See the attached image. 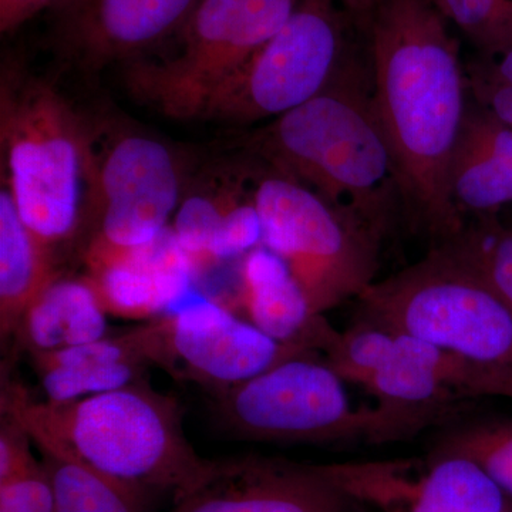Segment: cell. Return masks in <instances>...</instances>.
Here are the masks:
<instances>
[{
    "mask_svg": "<svg viewBox=\"0 0 512 512\" xmlns=\"http://www.w3.org/2000/svg\"><path fill=\"white\" fill-rule=\"evenodd\" d=\"M366 46L397 191L440 244L466 222L448 192L451 157L471 99L460 40L431 0H380Z\"/></svg>",
    "mask_w": 512,
    "mask_h": 512,
    "instance_id": "6da1fadb",
    "label": "cell"
},
{
    "mask_svg": "<svg viewBox=\"0 0 512 512\" xmlns=\"http://www.w3.org/2000/svg\"><path fill=\"white\" fill-rule=\"evenodd\" d=\"M2 412L25 427L40 453L70 454L111 477L170 494L174 503L218 466L185 437L180 403L144 380L63 403L36 402L8 383Z\"/></svg>",
    "mask_w": 512,
    "mask_h": 512,
    "instance_id": "7a4b0ae2",
    "label": "cell"
},
{
    "mask_svg": "<svg viewBox=\"0 0 512 512\" xmlns=\"http://www.w3.org/2000/svg\"><path fill=\"white\" fill-rule=\"evenodd\" d=\"M242 147L268 167L389 229L393 192L399 191L373 104L369 56L353 59L311 100L256 127Z\"/></svg>",
    "mask_w": 512,
    "mask_h": 512,
    "instance_id": "3957f363",
    "label": "cell"
},
{
    "mask_svg": "<svg viewBox=\"0 0 512 512\" xmlns=\"http://www.w3.org/2000/svg\"><path fill=\"white\" fill-rule=\"evenodd\" d=\"M3 187L50 249L79 241L89 197L90 128L63 94L5 59L0 80Z\"/></svg>",
    "mask_w": 512,
    "mask_h": 512,
    "instance_id": "277c9868",
    "label": "cell"
},
{
    "mask_svg": "<svg viewBox=\"0 0 512 512\" xmlns=\"http://www.w3.org/2000/svg\"><path fill=\"white\" fill-rule=\"evenodd\" d=\"M359 319L463 357L512 400V311L440 247L357 296Z\"/></svg>",
    "mask_w": 512,
    "mask_h": 512,
    "instance_id": "5b68a950",
    "label": "cell"
},
{
    "mask_svg": "<svg viewBox=\"0 0 512 512\" xmlns=\"http://www.w3.org/2000/svg\"><path fill=\"white\" fill-rule=\"evenodd\" d=\"M252 160L262 245L288 265L312 311L325 315L357 298L375 282L387 231L355 208Z\"/></svg>",
    "mask_w": 512,
    "mask_h": 512,
    "instance_id": "8992f818",
    "label": "cell"
},
{
    "mask_svg": "<svg viewBox=\"0 0 512 512\" xmlns=\"http://www.w3.org/2000/svg\"><path fill=\"white\" fill-rule=\"evenodd\" d=\"M89 197L79 244L87 275L168 231L185 187L173 147L119 119L89 121Z\"/></svg>",
    "mask_w": 512,
    "mask_h": 512,
    "instance_id": "52a82bcc",
    "label": "cell"
},
{
    "mask_svg": "<svg viewBox=\"0 0 512 512\" xmlns=\"http://www.w3.org/2000/svg\"><path fill=\"white\" fill-rule=\"evenodd\" d=\"M323 355L346 383L375 399L377 444L410 439L451 420L476 380L463 357L365 319L338 330Z\"/></svg>",
    "mask_w": 512,
    "mask_h": 512,
    "instance_id": "ba28073f",
    "label": "cell"
},
{
    "mask_svg": "<svg viewBox=\"0 0 512 512\" xmlns=\"http://www.w3.org/2000/svg\"><path fill=\"white\" fill-rule=\"evenodd\" d=\"M359 36L336 0H301L279 32L208 97L198 119L251 126L284 116L360 55Z\"/></svg>",
    "mask_w": 512,
    "mask_h": 512,
    "instance_id": "9c48e42d",
    "label": "cell"
},
{
    "mask_svg": "<svg viewBox=\"0 0 512 512\" xmlns=\"http://www.w3.org/2000/svg\"><path fill=\"white\" fill-rule=\"evenodd\" d=\"M301 0H198L175 37L177 53L126 64L141 103L173 119H198L205 101L288 22Z\"/></svg>",
    "mask_w": 512,
    "mask_h": 512,
    "instance_id": "30bf717a",
    "label": "cell"
},
{
    "mask_svg": "<svg viewBox=\"0 0 512 512\" xmlns=\"http://www.w3.org/2000/svg\"><path fill=\"white\" fill-rule=\"evenodd\" d=\"M345 384L319 353L296 356L217 393V410L241 439L377 444L375 407L353 406Z\"/></svg>",
    "mask_w": 512,
    "mask_h": 512,
    "instance_id": "8fae6325",
    "label": "cell"
},
{
    "mask_svg": "<svg viewBox=\"0 0 512 512\" xmlns=\"http://www.w3.org/2000/svg\"><path fill=\"white\" fill-rule=\"evenodd\" d=\"M151 366L220 393L311 350L284 345L211 299H194L138 326Z\"/></svg>",
    "mask_w": 512,
    "mask_h": 512,
    "instance_id": "7c38bea8",
    "label": "cell"
},
{
    "mask_svg": "<svg viewBox=\"0 0 512 512\" xmlns=\"http://www.w3.org/2000/svg\"><path fill=\"white\" fill-rule=\"evenodd\" d=\"M355 504L379 512H512V500L473 461L447 454L319 464Z\"/></svg>",
    "mask_w": 512,
    "mask_h": 512,
    "instance_id": "4fadbf2b",
    "label": "cell"
},
{
    "mask_svg": "<svg viewBox=\"0 0 512 512\" xmlns=\"http://www.w3.org/2000/svg\"><path fill=\"white\" fill-rule=\"evenodd\" d=\"M198 0H60L49 12L47 43L62 62L96 74L143 59L175 39Z\"/></svg>",
    "mask_w": 512,
    "mask_h": 512,
    "instance_id": "5bb4252c",
    "label": "cell"
},
{
    "mask_svg": "<svg viewBox=\"0 0 512 512\" xmlns=\"http://www.w3.org/2000/svg\"><path fill=\"white\" fill-rule=\"evenodd\" d=\"M171 232L197 272L261 247L252 157L245 153L185 181Z\"/></svg>",
    "mask_w": 512,
    "mask_h": 512,
    "instance_id": "9a60e30c",
    "label": "cell"
},
{
    "mask_svg": "<svg viewBox=\"0 0 512 512\" xmlns=\"http://www.w3.org/2000/svg\"><path fill=\"white\" fill-rule=\"evenodd\" d=\"M353 504L319 464L248 454L218 460L171 512H353Z\"/></svg>",
    "mask_w": 512,
    "mask_h": 512,
    "instance_id": "2e32d148",
    "label": "cell"
},
{
    "mask_svg": "<svg viewBox=\"0 0 512 512\" xmlns=\"http://www.w3.org/2000/svg\"><path fill=\"white\" fill-rule=\"evenodd\" d=\"M448 192L464 221L512 207V128L473 97L451 157Z\"/></svg>",
    "mask_w": 512,
    "mask_h": 512,
    "instance_id": "e0dca14e",
    "label": "cell"
},
{
    "mask_svg": "<svg viewBox=\"0 0 512 512\" xmlns=\"http://www.w3.org/2000/svg\"><path fill=\"white\" fill-rule=\"evenodd\" d=\"M194 266L167 232L150 247L87 275L104 309L121 319H157L190 291Z\"/></svg>",
    "mask_w": 512,
    "mask_h": 512,
    "instance_id": "ac0fdd59",
    "label": "cell"
},
{
    "mask_svg": "<svg viewBox=\"0 0 512 512\" xmlns=\"http://www.w3.org/2000/svg\"><path fill=\"white\" fill-rule=\"evenodd\" d=\"M241 303L247 320L266 336L323 353L336 330L316 315L288 265L264 245L244 256L241 265Z\"/></svg>",
    "mask_w": 512,
    "mask_h": 512,
    "instance_id": "d6986e66",
    "label": "cell"
},
{
    "mask_svg": "<svg viewBox=\"0 0 512 512\" xmlns=\"http://www.w3.org/2000/svg\"><path fill=\"white\" fill-rule=\"evenodd\" d=\"M46 400L63 403L143 380L150 360L137 328L111 338L32 355Z\"/></svg>",
    "mask_w": 512,
    "mask_h": 512,
    "instance_id": "ffe728a7",
    "label": "cell"
},
{
    "mask_svg": "<svg viewBox=\"0 0 512 512\" xmlns=\"http://www.w3.org/2000/svg\"><path fill=\"white\" fill-rule=\"evenodd\" d=\"M107 315L90 279L59 278L30 303L15 338L30 355L106 336Z\"/></svg>",
    "mask_w": 512,
    "mask_h": 512,
    "instance_id": "44dd1931",
    "label": "cell"
},
{
    "mask_svg": "<svg viewBox=\"0 0 512 512\" xmlns=\"http://www.w3.org/2000/svg\"><path fill=\"white\" fill-rule=\"evenodd\" d=\"M55 251L39 241L19 217L5 187L0 191V336L16 335L30 303L59 278Z\"/></svg>",
    "mask_w": 512,
    "mask_h": 512,
    "instance_id": "7402d4cb",
    "label": "cell"
},
{
    "mask_svg": "<svg viewBox=\"0 0 512 512\" xmlns=\"http://www.w3.org/2000/svg\"><path fill=\"white\" fill-rule=\"evenodd\" d=\"M56 512H153L160 493L111 477L70 454L42 451Z\"/></svg>",
    "mask_w": 512,
    "mask_h": 512,
    "instance_id": "603a6c76",
    "label": "cell"
},
{
    "mask_svg": "<svg viewBox=\"0 0 512 512\" xmlns=\"http://www.w3.org/2000/svg\"><path fill=\"white\" fill-rule=\"evenodd\" d=\"M434 247L471 269L512 311V227L500 215L468 218L454 237Z\"/></svg>",
    "mask_w": 512,
    "mask_h": 512,
    "instance_id": "cb8c5ba5",
    "label": "cell"
},
{
    "mask_svg": "<svg viewBox=\"0 0 512 512\" xmlns=\"http://www.w3.org/2000/svg\"><path fill=\"white\" fill-rule=\"evenodd\" d=\"M430 453L473 461L512 500V417L456 424L441 434Z\"/></svg>",
    "mask_w": 512,
    "mask_h": 512,
    "instance_id": "d4e9b609",
    "label": "cell"
},
{
    "mask_svg": "<svg viewBox=\"0 0 512 512\" xmlns=\"http://www.w3.org/2000/svg\"><path fill=\"white\" fill-rule=\"evenodd\" d=\"M474 53L495 56L512 49V0H431Z\"/></svg>",
    "mask_w": 512,
    "mask_h": 512,
    "instance_id": "484cf974",
    "label": "cell"
},
{
    "mask_svg": "<svg viewBox=\"0 0 512 512\" xmlns=\"http://www.w3.org/2000/svg\"><path fill=\"white\" fill-rule=\"evenodd\" d=\"M466 70L473 100L512 128V49L495 56L474 53Z\"/></svg>",
    "mask_w": 512,
    "mask_h": 512,
    "instance_id": "4316f807",
    "label": "cell"
},
{
    "mask_svg": "<svg viewBox=\"0 0 512 512\" xmlns=\"http://www.w3.org/2000/svg\"><path fill=\"white\" fill-rule=\"evenodd\" d=\"M0 512H56L55 494L42 461L22 476L0 483Z\"/></svg>",
    "mask_w": 512,
    "mask_h": 512,
    "instance_id": "83f0119b",
    "label": "cell"
},
{
    "mask_svg": "<svg viewBox=\"0 0 512 512\" xmlns=\"http://www.w3.org/2000/svg\"><path fill=\"white\" fill-rule=\"evenodd\" d=\"M30 439L28 431L19 423L15 417L2 412V423H0V483L10 478L22 476L26 471L39 466L30 450Z\"/></svg>",
    "mask_w": 512,
    "mask_h": 512,
    "instance_id": "f1b7e54d",
    "label": "cell"
},
{
    "mask_svg": "<svg viewBox=\"0 0 512 512\" xmlns=\"http://www.w3.org/2000/svg\"><path fill=\"white\" fill-rule=\"evenodd\" d=\"M60 0H0V33L12 35L43 10H49Z\"/></svg>",
    "mask_w": 512,
    "mask_h": 512,
    "instance_id": "f546056e",
    "label": "cell"
},
{
    "mask_svg": "<svg viewBox=\"0 0 512 512\" xmlns=\"http://www.w3.org/2000/svg\"><path fill=\"white\" fill-rule=\"evenodd\" d=\"M336 2L348 13L359 32L366 37L380 0H336Z\"/></svg>",
    "mask_w": 512,
    "mask_h": 512,
    "instance_id": "4dcf8cb0",
    "label": "cell"
},
{
    "mask_svg": "<svg viewBox=\"0 0 512 512\" xmlns=\"http://www.w3.org/2000/svg\"><path fill=\"white\" fill-rule=\"evenodd\" d=\"M511 208H512V207H511ZM508 210H510V208H508ZM505 222H507V221H505ZM507 224H508V225H511V227H512V222H507Z\"/></svg>",
    "mask_w": 512,
    "mask_h": 512,
    "instance_id": "1f68e13d",
    "label": "cell"
}]
</instances>
